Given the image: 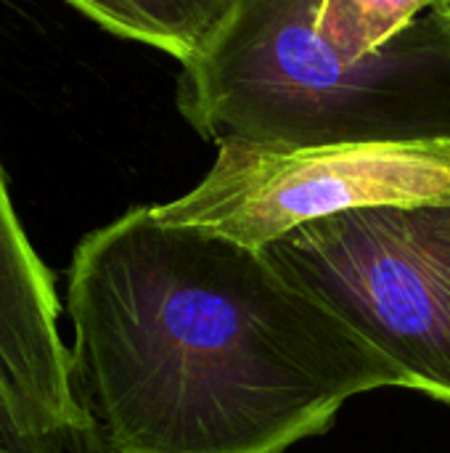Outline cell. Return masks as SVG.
<instances>
[{
  "instance_id": "cell-1",
  "label": "cell",
  "mask_w": 450,
  "mask_h": 453,
  "mask_svg": "<svg viewBox=\"0 0 450 453\" xmlns=\"http://www.w3.org/2000/svg\"><path fill=\"white\" fill-rule=\"evenodd\" d=\"M64 308L106 453H286L411 380L265 250L133 207L72 252Z\"/></svg>"
},
{
  "instance_id": "cell-2",
  "label": "cell",
  "mask_w": 450,
  "mask_h": 453,
  "mask_svg": "<svg viewBox=\"0 0 450 453\" xmlns=\"http://www.w3.org/2000/svg\"><path fill=\"white\" fill-rule=\"evenodd\" d=\"M318 8L321 0H236L183 64L178 109L188 125L215 146L450 138V21L438 3L363 58L321 35Z\"/></svg>"
},
{
  "instance_id": "cell-7",
  "label": "cell",
  "mask_w": 450,
  "mask_h": 453,
  "mask_svg": "<svg viewBox=\"0 0 450 453\" xmlns=\"http://www.w3.org/2000/svg\"><path fill=\"white\" fill-rule=\"evenodd\" d=\"M435 0H321L318 29L350 58H363L400 37Z\"/></svg>"
},
{
  "instance_id": "cell-5",
  "label": "cell",
  "mask_w": 450,
  "mask_h": 453,
  "mask_svg": "<svg viewBox=\"0 0 450 453\" xmlns=\"http://www.w3.org/2000/svg\"><path fill=\"white\" fill-rule=\"evenodd\" d=\"M58 316L53 273L16 215L0 165V393L37 433H98Z\"/></svg>"
},
{
  "instance_id": "cell-8",
  "label": "cell",
  "mask_w": 450,
  "mask_h": 453,
  "mask_svg": "<svg viewBox=\"0 0 450 453\" xmlns=\"http://www.w3.org/2000/svg\"><path fill=\"white\" fill-rule=\"evenodd\" d=\"M0 453H106L98 433H37L0 393Z\"/></svg>"
},
{
  "instance_id": "cell-3",
  "label": "cell",
  "mask_w": 450,
  "mask_h": 453,
  "mask_svg": "<svg viewBox=\"0 0 450 453\" xmlns=\"http://www.w3.org/2000/svg\"><path fill=\"white\" fill-rule=\"evenodd\" d=\"M265 252L390 358L414 393L450 403V204L342 212Z\"/></svg>"
},
{
  "instance_id": "cell-4",
  "label": "cell",
  "mask_w": 450,
  "mask_h": 453,
  "mask_svg": "<svg viewBox=\"0 0 450 453\" xmlns=\"http://www.w3.org/2000/svg\"><path fill=\"white\" fill-rule=\"evenodd\" d=\"M414 204H450V138L310 149L223 141L191 191L151 210L164 223L265 250L313 220Z\"/></svg>"
},
{
  "instance_id": "cell-9",
  "label": "cell",
  "mask_w": 450,
  "mask_h": 453,
  "mask_svg": "<svg viewBox=\"0 0 450 453\" xmlns=\"http://www.w3.org/2000/svg\"><path fill=\"white\" fill-rule=\"evenodd\" d=\"M440 11L446 13V19L450 21V3H440Z\"/></svg>"
},
{
  "instance_id": "cell-6",
  "label": "cell",
  "mask_w": 450,
  "mask_h": 453,
  "mask_svg": "<svg viewBox=\"0 0 450 453\" xmlns=\"http://www.w3.org/2000/svg\"><path fill=\"white\" fill-rule=\"evenodd\" d=\"M98 27L151 45L180 64L199 56L231 16L236 0H66Z\"/></svg>"
},
{
  "instance_id": "cell-10",
  "label": "cell",
  "mask_w": 450,
  "mask_h": 453,
  "mask_svg": "<svg viewBox=\"0 0 450 453\" xmlns=\"http://www.w3.org/2000/svg\"><path fill=\"white\" fill-rule=\"evenodd\" d=\"M435 3H438V5H440V3H450V0H435Z\"/></svg>"
}]
</instances>
